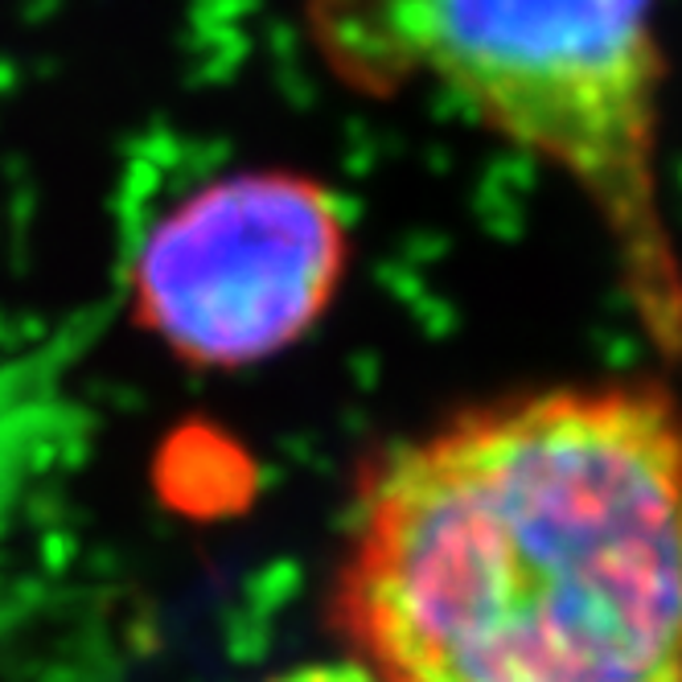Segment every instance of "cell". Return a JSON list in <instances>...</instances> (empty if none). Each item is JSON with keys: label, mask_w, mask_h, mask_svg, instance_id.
Wrapping results in <instances>:
<instances>
[{"label": "cell", "mask_w": 682, "mask_h": 682, "mask_svg": "<svg viewBox=\"0 0 682 682\" xmlns=\"http://www.w3.org/2000/svg\"><path fill=\"white\" fill-rule=\"evenodd\" d=\"M334 617L378 682H682V407L567 382L378 452Z\"/></svg>", "instance_id": "cell-1"}, {"label": "cell", "mask_w": 682, "mask_h": 682, "mask_svg": "<svg viewBox=\"0 0 682 682\" xmlns=\"http://www.w3.org/2000/svg\"><path fill=\"white\" fill-rule=\"evenodd\" d=\"M308 21L334 74L363 91L428 78L559 169L612 239L646 334L682 358L653 0H313Z\"/></svg>", "instance_id": "cell-2"}, {"label": "cell", "mask_w": 682, "mask_h": 682, "mask_svg": "<svg viewBox=\"0 0 682 682\" xmlns=\"http://www.w3.org/2000/svg\"><path fill=\"white\" fill-rule=\"evenodd\" d=\"M349 218L296 169H243L193 189L132 260V308L193 370H243L292 349L334 308Z\"/></svg>", "instance_id": "cell-3"}, {"label": "cell", "mask_w": 682, "mask_h": 682, "mask_svg": "<svg viewBox=\"0 0 682 682\" xmlns=\"http://www.w3.org/2000/svg\"><path fill=\"white\" fill-rule=\"evenodd\" d=\"M276 682H378V679L366 667H358V662H325V667L288 670Z\"/></svg>", "instance_id": "cell-4"}]
</instances>
